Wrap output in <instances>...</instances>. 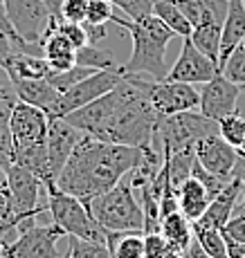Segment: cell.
Listing matches in <instances>:
<instances>
[{"label":"cell","mask_w":245,"mask_h":258,"mask_svg":"<svg viewBox=\"0 0 245 258\" xmlns=\"http://www.w3.org/2000/svg\"><path fill=\"white\" fill-rule=\"evenodd\" d=\"M86 14H88V0H63L59 18L68 23H86Z\"/></svg>","instance_id":"40"},{"label":"cell","mask_w":245,"mask_h":258,"mask_svg":"<svg viewBox=\"0 0 245 258\" xmlns=\"http://www.w3.org/2000/svg\"><path fill=\"white\" fill-rule=\"evenodd\" d=\"M139 155V148L99 142L83 135L54 184L63 193L88 202L117 186L135 168Z\"/></svg>","instance_id":"2"},{"label":"cell","mask_w":245,"mask_h":258,"mask_svg":"<svg viewBox=\"0 0 245 258\" xmlns=\"http://www.w3.org/2000/svg\"><path fill=\"white\" fill-rule=\"evenodd\" d=\"M162 258H184V251H180V249H176V247H171V249H169Z\"/></svg>","instance_id":"52"},{"label":"cell","mask_w":245,"mask_h":258,"mask_svg":"<svg viewBox=\"0 0 245 258\" xmlns=\"http://www.w3.org/2000/svg\"><path fill=\"white\" fill-rule=\"evenodd\" d=\"M16 52H23V49L16 45V41H14L9 34H5L3 29H0V68H3L5 63L9 61V56Z\"/></svg>","instance_id":"43"},{"label":"cell","mask_w":245,"mask_h":258,"mask_svg":"<svg viewBox=\"0 0 245 258\" xmlns=\"http://www.w3.org/2000/svg\"><path fill=\"white\" fill-rule=\"evenodd\" d=\"M241 92L243 90L236 83L227 81L223 74H218L209 83H205L201 92V112L214 121H221V119L236 112Z\"/></svg>","instance_id":"15"},{"label":"cell","mask_w":245,"mask_h":258,"mask_svg":"<svg viewBox=\"0 0 245 258\" xmlns=\"http://www.w3.org/2000/svg\"><path fill=\"white\" fill-rule=\"evenodd\" d=\"M243 3H245V0H243Z\"/></svg>","instance_id":"56"},{"label":"cell","mask_w":245,"mask_h":258,"mask_svg":"<svg viewBox=\"0 0 245 258\" xmlns=\"http://www.w3.org/2000/svg\"><path fill=\"white\" fill-rule=\"evenodd\" d=\"M238 151L234 146H229L221 135L205 137L203 142H198L196 146V160L205 171L216 173L223 177H234V168L238 162Z\"/></svg>","instance_id":"16"},{"label":"cell","mask_w":245,"mask_h":258,"mask_svg":"<svg viewBox=\"0 0 245 258\" xmlns=\"http://www.w3.org/2000/svg\"><path fill=\"white\" fill-rule=\"evenodd\" d=\"M97 70H90V68H72V70H68V72H52L50 74V79L47 81L54 86V90H57L59 94H63V92H68L72 86H77L79 81H83L86 77H90V74H94Z\"/></svg>","instance_id":"34"},{"label":"cell","mask_w":245,"mask_h":258,"mask_svg":"<svg viewBox=\"0 0 245 258\" xmlns=\"http://www.w3.org/2000/svg\"><path fill=\"white\" fill-rule=\"evenodd\" d=\"M234 177H238V180L245 184V155L238 157V162H236V168H234Z\"/></svg>","instance_id":"48"},{"label":"cell","mask_w":245,"mask_h":258,"mask_svg":"<svg viewBox=\"0 0 245 258\" xmlns=\"http://www.w3.org/2000/svg\"><path fill=\"white\" fill-rule=\"evenodd\" d=\"M111 3L126 14L128 21H142L153 14V0H111Z\"/></svg>","instance_id":"38"},{"label":"cell","mask_w":245,"mask_h":258,"mask_svg":"<svg viewBox=\"0 0 245 258\" xmlns=\"http://www.w3.org/2000/svg\"><path fill=\"white\" fill-rule=\"evenodd\" d=\"M77 66L79 68H90V70H115L119 68L115 63V58L108 52H104L97 45H86L77 49Z\"/></svg>","instance_id":"31"},{"label":"cell","mask_w":245,"mask_h":258,"mask_svg":"<svg viewBox=\"0 0 245 258\" xmlns=\"http://www.w3.org/2000/svg\"><path fill=\"white\" fill-rule=\"evenodd\" d=\"M243 191V182L238 177H234L227 186L209 202L207 211L205 216L201 218L198 222L193 225H203V227H209V229H216V231H223L227 227V222L234 218V211H236V202H238V196Z\"/></svg>","instance_id":"17"},{"label":"cell","mask_w":245,"mask_h":258,"mask_svg":"<svg viewBox=\"0 0 245 258\" xmlns=\"http://www.w3.org/2000/svg\"><path fill=\"white\" fill-rule=\"evenodd\" d=\"M83 27H86V34H88V45H99V41H104V38L108 36L106 25H88V23H83Z\"/></svg>","instance_id":"45"},{"label":"cell","mask_w":245,"mask_h":258,"mask_svg":"<svg viewBox=\"0 0 245 258\" xmlns=\"http://www.w3.org/2000/svg\"><path fill=\"white\" fill-rule=\"evenodd\" d=\"M221 74L227 79V81L236 83V86L245 92V49H243V45L227 58V63L221 68Z\"/></svg>","instance_id":"36"},{"label":"cell","mask_w":245,"mask_h":258,"mask_svg":"<svg viewBox=\"0 0 245 258\" xmlns=\"http://www.w3.org/2000/svg\"><path fill=\"white\" fill-rule=\"evenodd\" d=\"M0 29H3L5 34H9V36L16 41V45L23 49V52H29V47L25 45V43L21 41V38L16 36V32H14V27H12V23H9V18H7V12H5V5H3V0H0ZM32 54V52H29Z\"/></svg>","instance_id":"44"},{"label":"cell","mask_w":245,"mask_h":258,"mask_svg":"<svg viewBox=\"0 0 245 258\" xmlns=\"http://www.w3.org/2000/svg\"><path fill=\"white\" fill-rule=\"evenodd\" d=\"M160 234L164 236V240L171 247H176L180 251H187L193 245V222L189 218H184L180 211H173L162 218Z\"/></svg>","instance_id":"25"},{"label":"cell","mask_w":245,"mask_h":258,"mask_svg":"<svg viewBox=\"0 0 245 258\" xmlns=\"http://www.w3.org/2000/svg\"><path fill=\"white\" fill-rule=\"evenodd\" d=\"M16 94L14 90L0 88V166L7 171L14 164V137H12V112L16 106Z\"/></svg>","instance_id":"24"},{"label":"cell","mask_w":245,"mask_h":258,"mask_svg":"<svg viewBox=\"0 0 245 258\" xmlns=\"http://www.w3.org/2000/svg\"><path fill=\"white\" fill-rule=\"evenodd\" d=\"M23 222H25V218L16 211L9 193L7 196H0V231H5V234H21Z\"/></svg>","instance_id":"33"},{"label":"cell","mask_w":245,"mask_h":258,"mask_svg":"<svg viewBox=\"0 0 245 258\" xmlns=\"http://www.w3.org/2000/svg\"><path fill=\"white\" fill-rule=\"evenodd\" d=\"M151 103L158 117H171L180 112L201 110V92L191 83L182 81H153L151 86Z\"/></svg>","instance_id":"12"},{"label":"cell","mask_w":245,"mask_h":258,"mask_svg":"<svg viewBox=\"0 0 245 258\" xmlns=\"http://www.w3.org/2000/svg\"><path fill=\"white\" fill-rule=\"evenodd\" d=\"M153 16H158L176 36H182V38L191 36L193 27L189 25L187 18L182 16L176 0H153Z\"/></svg>","instance_id":"28"},{"label":"cell","mask_w":245,"mask_h":258,"mask_svg":"<svg viewBox=\"0 0 245 258\" xmlns=\"http://www.w3.org/2000/svg\"><path fill=\"white\" fill-rule=\"evenodd\" d=\"M9 193V186H7V173H5V168L0 166V196H7Z\"/></svg>","instance_id":"51"},{"label":"cell","mask_w":245,"mask_h":258,"mask_svg":"<svg viewBox=\"0 0 245 258\" xmlns=\"http://www.w3.org/2000/svg\"><path fill=\"white\" fill-rule=\"evenodd\" d=\"M7 77L12 79H25V81H45L54 70L50 63L45 61L41 54H29V52H16L9 56V61L3 66Z\"/></svg>","instance_id":"22"},{"label":"cell","mask_w":245,"mask_h":258,"mask_svg":"<svg viewBox=\"0 0 245 258\" xmlns=\"http://www.w3.org/2000/svg\"><path fill=\"white\" fill-rule=\"evenodd\" d=\"M68 251L70 258H113L106 242H90V240H79V238H70Z\"/></svg>","instance_id":"35"},{"label":"cell","mask_w":245,"mask_h":258,"mask_svg":"<svg viewBox=\"0 0 245 258\" xmlns=\"http://www.w3.org/2000/svg\"><path fill=\"white\" fill-rule=\"evenodd\" d=\"M50 115L41 108H34L29 103L16 101L12 112V137H14V153H25L32 148H41L47 142ZM14 155V160H16Z\"/></svg>","instance_id":"11"},{"label":"cell","mask_w":245,"mask_h":258,"mask_svg":"<svg viewBox=\"0 0 245 258\" xmlns=\"http://www.w3.org/2000/svg\"><path fill=\"white\" fill-rule=\"evenodd\" d=\"M83 133L79 128H74L72 123H68L66 119H52L50 117V128H47V166L52 182H57L59 173L63 171V166L68 164L70 155H72L74 146L81 142Z\"/></svg>","instance_id":"13"},{"label":"cell","mask_w":245,"mask_h":258,"mask_svg":"<svg viewBox=\"0 0 245 258\" xmlns=\"http://www.w3.org/2000/svg\"><path fill=\"white\" fill-rule=\"evenodd\" d=\"M245 41V3L243 0H229L227 18L223 23V41H221V58H218V72L227 63V58L243 45Z\"/></svg>","instance_id":"19"},{"label":"cell","mask_w":245,"mask_h":258,"mask_svg":"<svg viewBox=\"0 0 245 258\" xmlns=\"http://www.w3.org/2000/svg\"><path fill=\"white\" fill-rule=\"evenodd\" d=\"M189 41L193 43V47L201 54L209 58L212 63L218 66V58H221V41H223V25H203L196 27L189 36Z\"/></svg>","instance_id":"27"},{"label":"cell","mask_w":245,"mask_h":258,"mask_svg":"<svg viewBox=\"0 0 245 258\" xmlns=\"http://www.w3.org/2000/svg\"><path fill=\"white\" fill-rule=\"evenodd\" d=\"M126 29L131 32L133 49L128 61L122 66V72L133 77L146 74L156 81H164L171 70L167 66V45L176 34L153 14L142 21H128Z\"/></svg>","instance_id":"3"},{"label":"cell","mask_w":245,"mask_h":258,"mask_svg":"<svg viewBox=\"0 0 245 258\" xmlns=\"http://www.w3.org/2000/svg\"><path fill=\"white\" fill-rule=\"evenodd\" d=\"M176 5L193 29L203 25H223L229 9V0H176Z\"/></svg>","instance_id":"20"},{"label":"cell","mask_w":245,"mask_h":258,"mask_svg":"<svg viewBox=\"0 0 245 258\" xmlns=\"http://www.w3.org/2000/svg\"><path fill=\"white\" fill-rule=\"evenodd\" d=\"M218 135V121L205 117L201 110L180 112L171 117H158L153 142L164 148V153L196 151L198 142Z\"/></svg>","instance_id":"5"},{"label":"cell","mask_w":245,"mask_h":258,"mask_svg":"<svg viewBox=\"0 0 245 258\" xmlns=\"http://www.w3.org/2000/svg\"><path fill=\"white\" fill-rule=\"evenodd\" d=\"M115 5L111 0H88V14H86V23L88 25H108L115 23L119 27L126 29L128 18H119L115 12Z\"/></svg>","instance_id":"30"},{"label":"cell","mask_w":245,"mask_h":258,"mask_svg":"<svg viewBox=\"0 0 245 258\" xmlns=\"http://www.w3.org/2000/svg\"><path fill=\"white\" fill-rule=\"evenodd\" d=\"M156 79L124 74L122 83L106 97L66 117L68 123L99 142L144 148L153 144L158 112L151 103Z\"/></svg>","instance_id":"1"},{"label":"cell","mask_w":245,"mask_h":258,"mask_svg":"<svg viewBox=\"0 0 245 258\" xmlns=\"http://www.w3.org/2000/svg\"><path fill=\"white\" fill-rule=\"evenodd\" d=\"M16 238H18V234H5V231H0V256H3L5 247L12 245V242L16 240Z\"/></svg>","instance_id":"47"},{"label":"cell","mask_w":245,"mask_h":258,"mask_svg":"<svg viewBox=\"0 0 245 258\" xmlns=\"http://www.w3.org/2000/svg\"><path fill=\"white\" fill-rule=\"evenodd\" d=\"M7 79L12 83V90L16 94L18 101L29 103L34 108H41L47 115L52 112V108L57 106L59 97H61L47 79L45 81H25V79H12V77H7Z\"/></svg>","instance_id":"21"},{"label":"cell","mask_w":245,"mask_h":258,"mask_svg":"<svg viewBox=\"0 0 245 258\" xmlns=\"http://www.w3.org/2000/svg\"><path fill=\"white\" fill-rule=\"evenodd\" d=\"M243 49H245V41H243Z\"/></svg>","instance_id":"54"},{"label":"cell","mask_w":245,"mask_h":258,"mask_svg":"<svg viewBox=\"0 0 245 258\" xmlns=\"http://www.w3.org/2000/svg\"><path fill=\"white\" fill-rule=\"evenodd\" d=\"M193 240L201 245V249L209 258H229L223 231L209 229V227H203V225H193Z\"/></svg>","instance_id":"29"},{"label":"cell","mask_w":245,"mask_h":258,"mask_svg":"<svg viewBox=\"0 0 245 258\" xmlns=\"http://www.w3.org/2000/svg\"><path fill=\"white\" fill-rule=\"evenodd\" d=\"M223 236L229 238V240H234V242H241V245H245V218L234 216L232 220L227 222V227L223 229Z\"/></svg>","instance_id":"42"},{"label":"cell","mask_w":245,"mask_h":258,"mask_svg":"<svg viewBox=\"0 0 245 258\" xmlns=\"http://www.w3.org/2000/svg\"><path fill=\"white\" fill-rule=\"evenodd\" d=\"M104 236H106V247L113 258H146L142 231H124V234L106 231Z\"/></svg>","instance_id":"26"},{"label":"cell","mask_w":245,"mask_h":258,"mask_svg":"<svg viewBox=\"0 0 245 258\" xmlns=\"http://www.w3.org/2000/svg\"><path fill=\"white\" fill-rule=\"evenodd\" d=\"M238 155H245V137H243V142H241V146H238Z\"/></svg>","instance_id":"53"},{"label":"cell","mask_w":245,"mask_h":258,"mask_svg":"<svg viewBox=\"0 0 245 258\" xmlns=\"http://www.w3.org/2000/svg\"><path fill=\"white\" fill-rule=\"evenodd\" d=\"M122 79H124L122 66L115 68V70H99V72L90 74V77L79 81L77 86H72L68 92H63L61 97H59L57 106L52 108L50 117L66 119L68 115L81 110V108L90 106L92 101H97V99L106 97L108 92H113L115 88L122 83Z\"/></svg>","instance_id":"7"},{"label":"cell","mask_w":245,"mask_h":258,"mask_svg":"<svg viewBox=\"0 0 245 258\" xmlns=\"http://www.w3.org/2000/svg\"><path fill=\"white\" fill-rule=\"evenodd\" d=\"M234 216H241V218H245V184H243V191H241V196H238V202H236V211H234Z\"/></svg>","instance_id":"50"},{"label":"cell","mask_w":245,"mask_h":258,"mask_svg":"<svg viewBox=\"0 0 245 258\" xmlns=\"http://www.w3.org/2000/svg\"><path fill=\"white\" fill-rule=\"evenodd\" d=\"M218 66L212 63L205 54H201L189 38H182L178 61L169 70V81H182V83H209L214 77H218Z\"/></svg>","instance_id":"14"},{"label":"cell","mask_w":245,"mask_h":258,"mask_svg":"<svg viewBox=\"0 0 245 258\" xmlns=\"http://www.w3.org/2000/svg\"><path fill=\"white\" fill-rule=\"evenodd\" d=\"M68 234L52 225H36V218L25 220L21 225V234L5 247L3 258H59V242L66 240Z\"/></svg>","instance_id":"8"},{"label":"cell","mask_w":245,"mask_h":258,"mask_svg":"<svg viewBox=\"0 0 245 258\" xmlns=\"http://www.w3.org/2000/svg\"><path fill=\"white\" fill-rule=\"evenodd\" d=\"M97 225L106 231H142L144 234V211L128 180H122L115 188L102 193L86 202Z\"/></svg>","instance_id":"4"},{"label":"cell","mask_w":245,"mask_h":258,"mask_svg":"<svg viewBox=\"0 0 245 258\" xmlns=\"http://www.w3.org/2000/svg\"><path fill=\"white\" fill-rule=\"evenodd\" d=\"M54 27H57V32L63 34L77 49L88 45V34H86L83 23L79 25V23H68V21H61V18H54Z\"/></svg>","instance_id":"39"},{"label":"cell","mask_w":245,"mask_h":258,"mask_svg":"<svg viewBox=\"0 0 245 258\" xmlns=\"http://www.w3.org/2000/svg\"><path fill=\"white\" fill-rule=\"evenodd\" d=\"M0 258H3V256H0Z\"/></svg>","instance_id":"55"},{"label":"cell","mask_w":245,"mask_h":258,"mask_svg":"<svg viewBox=\"0 0 245 258\" xmlns=\"http://www.w3.org/2000/svg\"><path fill=\"white\" fill-rule=\"evenodd\" d=\"M209 202H212V198H209L207 188H205L196 177H189V180H184L182 184H180V188H178V209L191 222H198L205 216Z\"/></svg>","instance_id":"23"},{"label":"cell","mask_w":245,"mask_h":258,"mask_svg":"<svg viewBox=\"0 0 245 258\" xmlns=\"http://www.w3.org/2000/svg\"><path fill=\"white\" fill-rule=\"evenodd\" d=\"M218 135H221L229 146H234L238 151V146H241V142L245 137V119L238 115V112L221 119V121H218Z\"/></svg>","instance_id":"32"},{"label":"cell","mask_w":245,"mask_h":258,"mask_svg":"<svg viewBox=\"0 0 245 258\" xmlns=\"http://www.w3.org/2000/svg\"><path fill=\"white\" fill-rule=\"evenodd\" d=\"M47 211L54 225L61 227L70 238L106 242L104 229L97 225L86 202L70 193H63L61 188H57V184H47Z\"/></svg>","instance_id":"6"},{"label":"cell","mask_w":245,"mask_h":258,"mask_svg":"<svg viewBox=\"0 0 245 258\" xmlns=\"http://www.w3.org/2000/svg\"><path fill=\"white\" fill-rule=\"evenodd\" d=\"M14 32L29 49H38L52 25V14L43 0H3ZM41 54V49H38Z\"/></svg>","instance_id":"9"},{"label":"cell","mask_w":245,"mask_h":258,"mask_svg":"<svg viewBox=\"0 0 245 258\" xmlns=\"http://www.w3.org/2000/svg\"><path fill=\"white\" fill-rule=\"evenodd\" d=\"M43 3L47 5L50 14H52L54 18H59V12H61V5H63V0H43Z\"/></svg>","instance_id":"49"},{"label":"cell","mask_w":245,"mask_h":258,"mask_svg":"<svg viewBox=\"0 0 245 258\" xmlns=\"http://www.w3.org/2000/svg\"><path fill=\"white\" fill-rule=\"evenodd\" d=\"M223 238H225V236H223ZM225 245H227V254H229V258H245V245L229 240V238H225Z\"/></svg>","instance_id":"46"},{"label":"cell","mask_w":245,"mask_h":258,"mask_svg":"<svg viewBox=\"0 0 245 258\" xmlns=\"http://www.w3.org/2000/svg\"><path fill=\"white\" fill-rule=\"evenodd\" d=\"M191 177H196V180L201 182L205 188H207V193H209V198H212V200L229 184V182L234 180V177H223V175H216V173L205 171V168L198 164V160H196V164H193V168H191Z\"/></svg>","instance_id":"37"},{"label":"cell","mask_w":245,"mask_h":258,"mask_svg":"<svg viewBox=\"0 0 245 258\" xmlns=\"http://www.w3.org/2000/svg\"><path fill=\"white\" fill-rule=\"evenodd\" d=\"M5 173H7L9 198L25 220L47 211V186L41 177L18 164H12Z\"/></svg>","instance_id":"10"},{"label":"cell","mask_w":245,"mask_h":258,"mask_svg":"<svg viewBox=\"0 0 245 258\" xmlns=\"http://www.w3.org/2000/svg\"><path fill=\"white\" fill-rule=\"evenodd\" d=\"M169 249H171V245L164 240L160 231L158 234H144V256L146 258H162Z\"/></svg>","instance_id":"41"},{"label":"cell","mask_w":245,"mask_h":258,"mask_svg":"<svg viewBox=\"0 0 245 258\" xmlns=\"http://www.w3.org/2000/svg\"><path fill=\"white\" fill-rule=\"evenodd\" d=\"M38 49H41V56H45V61L50 63V68L54 72H68L72 68H77V47L63 34L57 32L54 18H52V25H50V32L45 34Z\"/></svg>","instance_id":"18"}]
</instances>
